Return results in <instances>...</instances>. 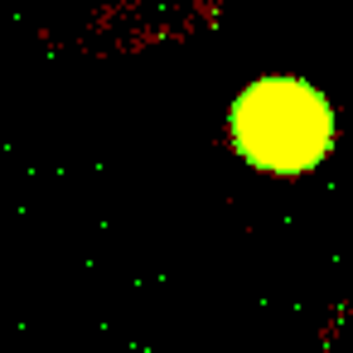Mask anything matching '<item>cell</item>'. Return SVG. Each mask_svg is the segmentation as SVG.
Here are the masks:
<instances>
[{"label": "cell", "mask_w": 353, "mask_h": 353, "mask_svg": "<svg viewBox=\"0 0 353 353\" xmlns=\"http://www.w3.org/2000/svg\"><path fill=\"white\" fill-rule=\"evenodd\" d=\"M232 145L266 174H305L334 145V112L305 78H256L232 102Z\"/></svg>", "instance_id": "obj_1"}]
</instances>
